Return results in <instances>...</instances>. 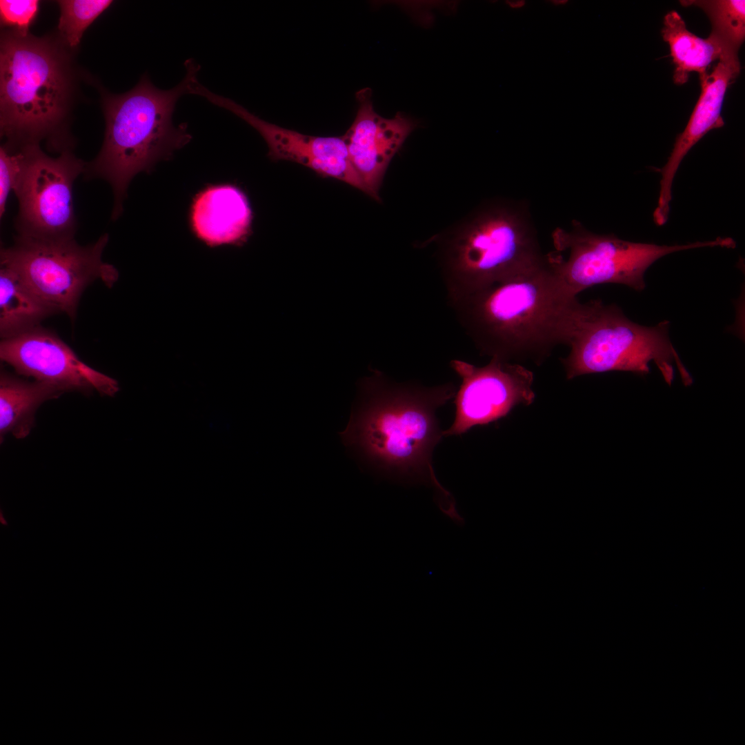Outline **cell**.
I'll return each mask as SVG.
<instances>
[{
    "instance_id": "obj_1",
    "label": "cell",
    "mask_w": 745,
    "mask_h": 745,
    "mask_svg": "<svg viewBox=\"0 0 745 745\" xmlns=\"http://www.w3.org/2000/svg\"><path fill=\"white\" fill-rule=\"evenodd\" d=\"M455 394L452 383L396 382L373 370L359 381L357 402L339 434L346 447L379 473L402 484L432 488L440 510L460 524L455 499L439 483L432 461L443 437L436 411Z\"/></svg>"
},
{
    "instance_id": "obj_2",
    "label": "cell",
    "mask_w": 745,
    "mask_h": 745,
    "mask_svg": "<svg viewBox=\"0 0 745 745\" xmlns=\"http://www.w3.org/2000/svg\"><path fill=\"white\" fill-rule=\"evenodd\" d=\"M448 301L481 354L537 364L556 346L568 345L580 304L546 256L540 264Z\"/></svg>"
},
{
    "instance_id": "obj_3",
    "label": "cell",
    "mask_w": 745,
    "mask_h": 745,
    "mask_svg": "<svg viewBox=\"0 0 745 745\" xmlns=\"http://www.w3.org/2000/svg\"><path fill=\"white\" fill-rule=\"evenodd\" d=\"M67 48L59 39L3 30L0 42V129L19 148L47 139L62 152L73 80Z\"/></svg>"
},
{
    "instance_id": "obj_4",
    "label": "cell",
    "mask_w": 745,
    "mask_h": 745,
    "mask_svg": "<svg viewBox=\"0 0 745 745\" xmlns=\"http://www.w3.org/2000/svg\"><path fill=\"white\" fill-rule=\"evenodd\" d=\"M184 66L183 79L172 89L157 88L144 75L130 91L103 97L104 140L97 157L86 163L83 175L87 179L105 180L111 186L112 220L123 212L132 178L169 159L191 140L187 125L175 126L172 119L177 100L189 94L193 62L186 60Z\"/></svg>"
},
{
    "instance_id": "obj_5",
    "label": "cell",
    "mask_w": 745,
    "mask_h": 745,
    "mask_svg": "<svg viewBox=\"0 0 745 745\" xmlns=\"http://www.w3.org/2000/svg\"><path fill=\"white\" fill-rule=\"evenodd\" d=\"M669 327L667 320L655 326L636 324L617 305L600 299L580 302L567 345L570 352L561 359L566 378L608 371L646 375L654 361L669 386L676 363L683 384L689 386L693 379L669 339Z\"/></svg>"
},
{
    "instance_id": "obj_6",
    "label": "cell",
    "mask_w": 745,
    "mask_h": 745,
    "mask_svg": "<svg viewBox=\"0 0 745 745\" xmlns=\"http://www.w3.org/2000/svg\"><path fill=\"white\" fill-rule=\"evenodd\" d=\"M439 257L448 300L546 259L526 215L504 206L481 212L440 240Z\"/></svg>"
},
{
    "instance_id": "obj_7",
    "label": "cell",
    "mask_w": 745,
    "mask_h": 745,
    "mask_svg": "<svg viewBox=\"0 0 745 745\" xmlns=\"http://www.w3.org/2000/svg\"><path fill=\"white\" fill-rule=\"evenodd\" d=\"M555 250L547 261L573 295L600 284L625 285L636 291L646 287L644 274L657 260L668 254L703 247L731 248V237L682 245H657L621 239L615 235H598L574 221L570 230L556 228L552 235Z\"/></svg>"
},
{
    "instance_id": "obj_8",
    "label": "cell",
    "mask_w": 745,
    "mask_h": 745,
    "mask_svg": "<svg viewBox=\"0 0 745 745\" xmlns=\"http://www.w3.org/2000/svg\"><path fill=\"white\" fill-rule=\"evenodd\" d=\"M108 233L83 246L74 238L44 239L17 235L13 246L2 248L0 263L12 268L28 286L56 313L75 317L80 297L91 283L108 287L117 270L103 260Z\"/></svg>"
},
{
    "instance_id": "obj_9",
    "label": "cell",
    "mask_w": 745,
    "mask_h": 745,
    "mask_svg": "<svg viewBox=\"0 0 745 745\" xmlns=\"http://www.w3.org/2000/svg\"><path fill=\"white\" fill-rule=\"evenodd\" d=\"M21 148L23 166L14 192L19 202L15 228L19 235L44 239L74 238L77 221L72 186L86 163L69 149L48 156L39 143Z\"/></svg>"
},
{
    "instance_id": "obj_10",
    "label": "cell",
    "mask_w": 745,
    "mask_h": 745,
    "mask_svg": "<svg viewBox=\"0 0 745 745\" xmlns=\"http://www.w3.org/2000/svg\"><path fill=\"white\" fill-rule=\"evenodd\" d=\"M450 366L461 379L455 395V418L443 437L460 435L477 426L507 415L517 405L535 399L532 371L518 364L492 357L481 367L454 359Z\"/></svg>"
},
{
    "instance_id": "obj_11",
    "label": "cell",
    "mask_w": 745,
    "mask_h": 745,
    "mask_svg": "<svg viewBox=\"0 0 745 745\" xmlns=\"http://www.w3.org/2000/svg\"><path fill=\"white\" fill-rule=\"evenodd\" d=\"M0 358L18 374L63 392L97 390L114 396L119 390L117 380L88 366L56 334L40 326L3 339Z\"/></svg>"
},
{
    "instance_id": "obj_12",
    "label": "cell",
    "mask_w": 745,
    "mask_h": 745,
    "mask_svg": "<svg viewBox=\"0 0 745 745\" xmlns=\"http://www.w3.org/2000/svg\"><path fill=\"white\" fill-rule=\"evenodd\" d=\"M198 95L225 108L254 128L266 141L268 157L303 165L326 177H332L366 194V189L349 159L342 136L317 137L301 134L261 119L233 100L212 92L205 86Z\"/></svg>"
},
{
    "instance_id": "obj_13",
    "label": "cell",
    "mask_w": 745,
    "mask_h": 745,
    "mask_svg": "<svg viewBox=\"0 0 745 745\" xmlns=\"http://www.w3.org/2000/svg\"><path fill=\"white\" fill-rule=\"evenodd\" d=\"M356 99L355 118L342 137L350 163L365 186L366 194L380 201L379 192L387 168L417 123L401 112L393 118L378 115L368 88L359 90Z\"/></svg>"
},
{
    "instance_id": "obj_14",
    "label": "cell",
    "mask_w": 745,
    "mask_h": 745,
    "mask_svg": "<svg viewBox=\"0 0 745 745\" xmlns=\"http://www.w3.org/2000/svg\"><path fill=\"white\" fill-rule=\"evenodd\" d=\"M739 71L738 57L722 55L711 71L699 74L700 96L686 128L677 135L666 163L659 170V193L653 215L657 226H663L668 220L673 181L684 157L707 132L724 125L721 111L725 94Z\"/></svg>"
},
{
    "instance_id": "obj_15",
    "label": "cell",
    "mask_w": 745,
    "mask_h": 745,
    "mask_svg": "<svg viewBox=\"0 0 745 745\" xmlns=\"http://www.w3.org/2000/svg\"><path fill=\"white\" fill-rule=\"evenodd\" d=\"M189 221L193 234L209 246H241L251 234L252 212L240 188L231 184L213 185L195 197Z\"/></svg>"
},
{
    "instance_id": "obj_16",
    "label": "cell",
    "mask_w": 745,
    "mask_h": 745,
    "mask_svg": "<svg viewBox=\"0 0 745 745\" xmlns=\"http://www.w3.org/2000/svg\"><path fill=\"white\" fill-rule=\"evenodd\" d=\"M64 393L50 384L30 381L3 372L0 378V434L10 433L26 437L33 426L34 415L43 401Z\"/></svg>"
},
{
    "instance_id": "obj_17",
    "label": "cell",
    "mask_w": 745,
    "mask_h": 745,
    "mask_svg": "<svg viewBox=\"0 0 745 745\" xmlns=\"http://www.w3.org/2000/svg\"><path fill=\"white\" fill-rule=\"evenodd\" d=\"M662 34L668 43L675 65L673 81L677 85L687 82L689 73L708 70L711 65L725 54L721 43L709 34L700 38L691 32L677 12L672 10L664 19Z\"/></svg>"
},
{
    "instance_id": "obj_18",
    "label": "cell",
    "mask_w": 745,
    "mask_h": 745,
    "mask_svg": "<svg viewBox=\"0 0 745 745\" xmlns=\"http://www.w3.org/2000/svg\"><path fill=\"white\" fill-rule=\"evenodd\" d=\"M0 264V333L6 339L40 326L56 312L12 268Z\"/></svg>"
},
{
    "instance_id": "obj_19",
    "label": "cell",
    "mask_w": 745,
    "mask_h": 745,
    "mask_svg": "<svg viewBox=\"0 0 745 745\" xmlns=\"http://www.w3.org/2000/svg\"><path fill=\"white\" fill-rule=\"evenodd\" d=\"M680 3L702 8L712 25L710 35L721 43L726 54L738 56L745 38L744 0H688Z\"/></svg>"
},
{
    "instance_id": "obj_20",
    "label": "cell",
    "mask_w": 745,
    "mask_h": 745,
    "mask_svg": "<svg viewBox=\"0 0 745 745\" xmlns=\"http://www.w3.org/2000/svg\"><path fill=\"white\" fill-rule=\"evenodd\" d=\"M112 3L110 0H61L58 23L59 39L74 49L87 28Z\"/></svg>"
},
{
    "instance_id": "obj_21",
    "label": "cell",
    "mask_w": 745,
    "mask_h": 745,
    "mask_svg": "<svg viewBox=\"0 0 745 745\" xmlns=\"http://www.w3.org/2000/svg\"><path fill=\"white\" fill-rule=\"evenodd\" d=\"M39 5L37 0H1V26L10 28L22 34H28L29 28L38 13Z\"/></svg>"
},
{
    "instance_id": "obj_22",
    "label": "cell",
    "mask_w": 745,
    "mask_h": 745,
    "mask_svg": "<svg viewBox=\"0 0 745 745\" xmlns=\"http://www.w3.org/2000/svg\"><path fill=\"white\" fill-rule=\"evenodd\" d=\"M23 155L21 148H11L5 144L0 148V217L5 213L8 197L14 191L23 166Z\"/></svg>"
},
{
    "instance_id": "obj_23",
    "label": "cell",
    "mask_w": 745,
    "mask_h": 745,
    "mask_svg": "<svg viewBox=\"0 0 745 745\" xmlns=\"http://www.w3.org/2000/svg\"><path fill=\"white\" fill-rule=\"evenodd\" d=\"M507 6L513 10H520L526 5L525 0H508L506 1Z\"/></svg>"
},
{
    "instance_id": "obj_24",
    "label": "cell",
    "mask_w": 745,
    "mask_h": 745,
    "mask_svg": "<svg viewBox=\"0 0 745 745\" xmlns=\"http://www.w3.org/2000/svg\"><path fill=\"white\" fill-rule=\"evenodd\" d=\"M548 2L555 7L565 6L568 3V0H550Z\"/></svg>"
}]
</instances>
